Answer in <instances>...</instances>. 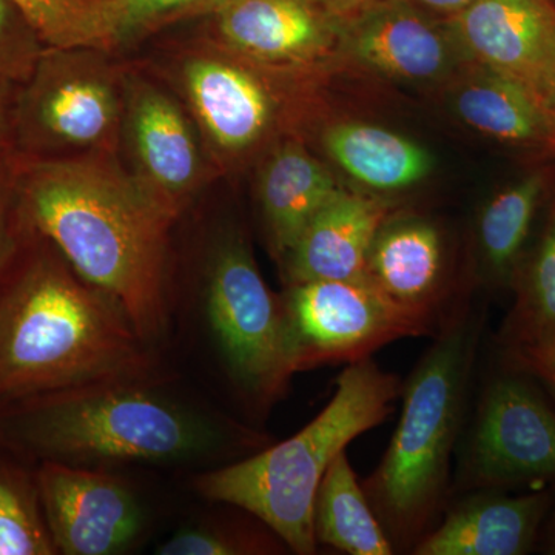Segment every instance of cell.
<instances>
[{"mask_svg":"<svg viewBox=\"0 0 555 555\" xmlns=\"http://www.w3.org/2000/svg\"><path fill=\"white\" fill-rule=\"evenodd\" d=\"M551 116H553V120L555 124V96H554L553 107H551Z\"/></svg>","mask_w":555,"mask_h":555,"instance_id":"cell-36","label":"cell"},{"mask_svg":"<svg viewBox=\"0 0 555 555\" xmlns=\"http://www.w3.org/2000/svg\"><path fill=\"white\" fill-rule=\"evenodd\" d=\"M406 2L433 16H444V20H449L473 5L476 0H406Z\"/></svg>","mask_w":555,"mask_h":555,"instance_id":"cell-32","label":"cell"},{"mask_svg":"<svg viewBox=\"0 0 555 555\" xmlns=\"http://www.w3.org/2000/svg\"><path fill=\"white\" fill-rule=\"evenodd\" d=\"M401 392L400 378L371 358L347 364L334 397L309 425L275 447L199 473L193 488L257 518L292 553L313 554V507L328 466L350 441L385 422Z\"/></svg>","mask_w":555,"mask_h":555,"instance_id":"cell-4","label":"cell"},{"mask_svg":"<svg viewBox=\"0 0 555 555\" xmlns=\"http://www.w3.org/2000/svg\"><path fill=\"white\" fill-rule=\"evenodd\" d=\"M385 219L382 203L341 190L318 211L280 262L287 286L364 278L369 248Z\"/></svg>","mask_w":555,"mask_h":555,"instance_id":"cell-18","label":"cell"},{"mask_svg":"<svg viewBox=\"0 0 555 555\" xmlns=\"http://www.w3.org/2000/svg\"><path fill=\"white\" fill-rule=\"evenodd\" d=\"M323 142L339 169L375 192L414 188L433 170L426 149L371 124H335L324 133Z\"/></svg>","mask_w":555,"mask_h":555,"instance_id":"cell-20","label":"cell"},{"mask_svg":"<svg viewBox=\"0 0 555 555\" xmlns=\"http://www.w3.org/2000/svg\"><path fill=\"white\" fill-rule=\"evenodd\" d=\"M546 550L547 553L555 554V516L550 524V528H547Z\"/></svg>","mask_w":555,"mask_h":555,"instance_id":"cell-35","label":"cell"},{"mask_svg":"<svg viewBox=\"0 0 555 555\" xmlns=\"http://www.w3.org/2000/svg\"><path fill=\"white\" fill-rule=\"evenodd\" d=\"M229 0H119L118 51L179 22L206 20Z\"/></svg>","mask_w":555,"mask_h":555,"instance_id":"cell-28","label":"cell"},{"mask_svg":"<svg viewBox=\"0 0 555 555\" xmlns=\"http://www.w3.org/2000/svg\"><path fill=\"white\" fill-rule=\"evenodd\" d=\"M283 299L299 372L356 363L398 339L436 335L440 327L364 278L291 284Z\"/></svg>","mask_w":555,"mask_h":555,"instance_id":"cell-10","label":"cell"},{"mask_svg":"<svg viewBox=\"0 0 555 555\" xmlns=\"http://www.w3.org/2000/svg\"><path fill=\"white\" fill-rule=\"evenodd\" d=\"M22 217L124 309L149 345L171 320V232L178 217L120 153L31 158L17 153Z\"/></svg>","mask_w":555,"mask_h":555,"instance_id":"cell-1","label":"cell"},{"mask_svg":"<svg viewBox=\"0 0 555 555\" xmlns=\"http://www.w3.org/2000/svg\"><path fill=\"white\" fill-rule=\"evenodd\" d=\"M554 505L550 489L511 495L476 491L427 531L416 555H524L534 550Z\"/></svg>","mask_w":555,"mask_h":555,"instance_id":"cell-16","label":"cell"},{"mask_svg":"<svg viewBox=\"0 0 555 555\" xmlns=\"http://www.w3.org/2000/svg\"><path fill=\"white\" fill-rule=\"evenodd\" d=\"M46 47L14 3L0 0V90L24 82Z\"/></svg>","mask_w":555,"mask_h":555,"instance_id":"cell-29","label":"cell"},{"mask_svg":"<svg viewBox=\"0 0 555 555\" xmlns=\"http://www.w3.org/2000/svg\"><path fill=\"white\" fill-rule=\"evenodd\" d=\"M118 302L79 275L20 211L0 261V411L83 387L158 377Z\"/></svg>","mask_w":555,"mask_h":555,"instance_id":"cell-2","label":"cell"},{"mask_svg":"<svg viewBox=\"0 0 555 555\" xmlns=\"http://www.w3.org/2000/svg\"><path fill=\"white\" fill-rule=\"evenodd\" d=\"M54 554L35 463L0 447V555Z\"/></svg>","mask_w":555,"mask_h":555,"instance_id":"cell-25","label":"cell"},{"mask_svg":"<svg viewBox=\"0 0 555 555\" xmlns=\"http://www.w3.org/2000/svg\"><path fill=\"white\" fill-rule=\"evenodd\" d=\"M47 47L118 51L119 0H10Z\"/></svg>","mask_w":555,"mask_h":555,"instance_id":"cell-26","label":"cell"},{"mask_svg":"<svg viewBox=\"0 0 555 555\" xmlns=\"http://www.w3.org/2000/svg\"><path fill=\"white\" fill-rule=\"evenodd\" d=\"M506 363L528 372L545 389L555 406V343L505 352Z\"/></svg>","mask_w":555,"mask_h":555,"instance_id":"cell-31","label":"cell"},{"mask_svg":"<svg viewBox=\"0 0 555 555\" xmlns=\"http://www.w3.org/2000/svg\"><path fill=\"white\" fill-rule=\"evenodd\" d=\"M456 116L486 137L531 144L555 138L545 105L518 80L485 67L454 96Z\"/></svg>","mask_w":555,"mask_h":555,"instance_id":"cell-21","label":"cell"},{"mask_svg":"<svg viewBox=\"0 0 555 555\" xmlns=\"http://www.w3.org/2000/svg\"><path fill=\"white\" fill-rule=\"evenodd\" d=\"M266 443L258 430L175 396L164 375L68 390L0 411V447L35 465L222 466Z\"/></svg>","mask_w":555,"mask_h":555,"instance_id":"cell-3","label":"cell"},{"mask_svg":"<svg viewBox=\"0 0 555 555\" xmlns=\"http://www.w3.org/2000/svg\"><path fill=\"white\" fill-rule=\"evenodd\" d=\"M201 275V317L219 366L243 403L266 414L299 372L283 295L270 291L236 228L215 233Z\"/></svg>","mask_w":555,"mask_h":555,"instance_id":"cell-7","label":"cell"},{"mask_svg":"<svg viewBox=\"0 0 555 555\" xmlns=\"http://www.w3.org/2000/svg\"><path fill=\"white\" fill-rule=\"evenodd\" d=\"M364 280L398 302L443 323L447 243L441 229L423 218L383 221L369 248Z\"/></svg>","mask_w":555,"mask_h":555,"instance_id":"cell-17","label":"cell"},{"mask_svg":"<svg viewBox=\"0 0 555 555\" xmlns=\"http://www.w3.org/2000/svg\"><path fill=\"white\" fill-rule=\"evenodd\" d=\"M318 7H321L326 13L334 16L335 20L345 21L361 10L374 5L379 0H313Z\"/></svg>","mask_w":555,"mask_h":555,"instance_id":"cell-33","label":"cell"},{"mask_svg":"<svg viewBox=\"0 0 555 555\" xmlns=\"http://www.w3.org/2000/svg\"><path fill=\"white\" fill-rule=\"evenodd\" d=\"M338 38L361 64L409 82L444 78L460 49L447 21L406 0H379L347 17Z\"/></svg>","mask_w":555,"mask_h":555,"instance_id":"cell-15","label":"cell"},{"mask_svg":"<svg viewBox=\"0 0 555 555\" xmlns=\"http://www.w3.org/2000/svg\"><path fill=\"white\" fill-rule=\"evenodd\" d=\"M473 491L555 485V406L528 372L506 363L478 403L462 463Z\"/></svg>","mask_w":555,"mask_h":555,"instance_id":"cell-9","label":"cell"},{"mask_svg":"<svg viewBox=\"0 0 555 555\" xmlns=\"http://www.w3.org/2000/svg\"><path fill=\"white\" fill-rule=\"evenodd\" d=\"M122 152L139 181L178 218L219 178L184 102L139 62L127 67Z\"/></svg>","mask_w":555,"mask_h":555,"instance_id":"cell-11","label":"cell"},{"mask_svg":"<svg viewBox=\"0 0 555 555\" xmlns=\"http://www.w3.org/2000/svg\"><path fill=\"white\" fill-rule=\"evenodd\" d=\"M17 152L13 145L0 147V261L13 240L20 219L17 204Z\"/></svg>","mask_w":555,"mask_h":555,"instance_id":"cell-30","label":"cell"},{"mask_svg":"<svg viewBox=\"0 0 555 555\" xmlns=\"http://www.w3.org/2000/svg\"><path fill=\"white\" fill-rule=\"evenodd\" d=\"M481 332V312L454 309L444 318L403 386V409L389 448L363 481L396 550L415 546L447 495Z\"/></svg>","mask_w":555,"mask_h":555,"instance_id":"cell-5","label":"cell"},{"mask_svg":"<svg viewBox=\"0 0 555 555\" xmlns=\"http://www.w3.org/2000/svg\"><path fill=\"white\" fill-rule=\"evenodd\" d=\"M10 141V102L9 96L0 93V147Z\"/></svg>","mask_w":555,"mask_h":555,"instance_id":"cell-34","label":"cell"},{"mask_svg":"<svg viewBox=\"0 0 555 555\" xmlns=\"http://www.w3.org/2000/svg\"><path fill=\"white\" fill-rule=\"evenodd\" d=\"M283 542L262 532L224 521H198L182 526L158 546L159 555H250L275 553Z\"/></svg>","mask_w":555,"mask_h":555,"instance_id":"cell-27","label":"cell"},{"mask_svg":"<svg viewBox=\"0 0 555 555\" xmlns=\"http://www.w3.org/2000/svg\"><path fill=\"white\" fill-rule=\"evenodd\" d=\"M317 543L350 555H390L392 540L358 483L346 451L335 456L318 488L313 507Z\"/></svg>","mask_w":555,"mask_h":555,"instance_id":"cell-22","label":"cell"},{"mask_svg":"<svg viewBox=\"0 0 555 555\" xmlns=\"http://www.w3.org/2000/svg\"><path fill=\"white\" fill-rule=\"evenodd\" d=\"M341 189L301 142L287 139L259 163L257 196L270 251L286 258L309 222Z\"/></svg>","mask_w":555,"mask_h":555,"instance_id":"cell-19","label":"cell"},{"mask_svg":"<svg viewBox=\"0 0 555 555\" xmlns=\"http://www.w3.org/2000/svg\"><path fill=\"white\" fill-rule=\"evenodd\" d=\"M201 35L240 56L305 73L338 38L341 21L313 0H229Z\"/></svg>","mask_w":555,"mask_h":555,"instance_id":"cell-14","label":"cell"},{"mask_svg":"<svg viewBox=\"0 0 555 555\" xmlns=\"http://www.w3.org/2000/svg\"><path fill=\"white\" fill-rule=\"evenodd\" d=\"M150 67L184 102L219 178L261 163L283 142L302 75L247 60L201 33Z\"/></svg>","mask_w":555,"mask_h":555,"instance_id":"cell-6","label":"cell"},{"mask_svg":"<svg viewBox=\"0 0 555 555\" xmlns=\"http://www.w3.org/2000/svg\"><path fill=\"white\" fill-rule=\"evenodd\" d=\"M543 188L542 177L531 175L496 193L481 208L476 229L478 257L492 284H513L525 258Z\"/></svg>","mask_w":555,"mask_h":555,"instance_id":"cell-23","label":"cell"},{"mask_svg":"<svg viewBox=\"0 0 555 555\" xmlns=\"http://www.w3.org/2000/svg\"><path fill=\"white\" fill-rule=\"evenodd\" d=\"M36 480L57 554H122L144 531L137 494L108 469L40 462Z\"/></svg>","mask_w":555,"mask_h":555,"instance_id":"cell-12","label":"cell"},{"mask_svg":"<svg viewBox=\"0 0 555 555\" xmlns=\"http://www.w3.org/2000/svg\"><path fill=\"white\" fill-rule=\"evenodd\" d=\"M94 47H46L14 87L10 141L31 158L120 153L129 62Z\"/></svg>","mask_w":555,"mask_h":555,"instance_id":"cell-8","label":"cell"},{"mask_svg":"<svg viewBox=\"0 0 555 555\" xmlns=\"http://www.w3.org/2000/svg\"><path fill=\"white\" fill-rule=\"evenodd\" d=\"M447 22L460 49L469 51L485 67L524 83L551 115L555 96L554 3L476 0Z\"/></svg>","mask_w":555,"mask_h":555,"instance_id":"cell-13","label":"cell"},{"mask_svg":"<svg viewBox=\"0 0 555 555\" xmlns=\"http://www.w3.org/2000/svg\"><path fill=\"white\" fill-rule=\"evenodd\" d=\"M513 308L500 331L503 352L555 343V207L539 243L518 266Z\"/></svg>","mask_w":555,"mask_h":555,"instance_id":"cell-24","label":"cell"}]
</instances>
